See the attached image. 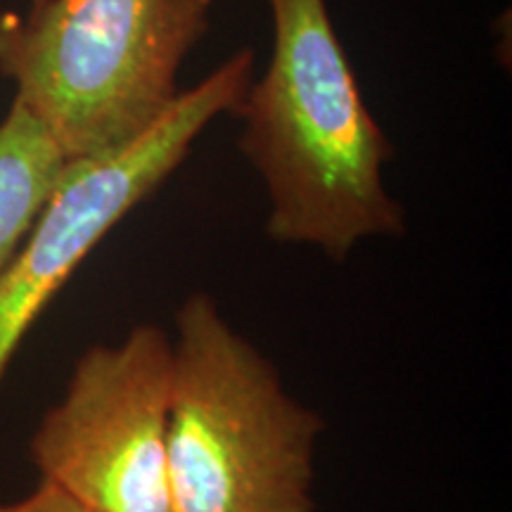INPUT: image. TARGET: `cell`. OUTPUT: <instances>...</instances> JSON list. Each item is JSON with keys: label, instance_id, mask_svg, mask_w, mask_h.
<instances>
[{"label": "cell", "instance_id": "6da1fadb", "mask_svg": "<svg viewBox=\"0 0 512 512\" xmlns=\"http://www.w3.org/2000/svg\"><path fill=\"white\" fill-rule=\"evenodd\" d=\"M273 50L235 114L240 147L264 178L266 230L342 261L358 242L406 230L382 181L392 145L361 98L325 0H268Z\"/></svg>", "mask_w": 512, "mask_h": 512}, {"label": "cell", "instance_id": "5b68a950", "mask_svg": "<svg viewBox=\"0 0 512 512\" xmlns=\"http://www.w3.org/2000/svg\"><path fill=\"white\" fill-rule=\"evenodd\" d=\"M249 83L252 55L242 50L178 95L143 136L64 166L27 238L0 271V384L24 337L76 268L174 174L211 121L238 110Z\"/></svg>", "mask_w": 512, "mask_h": 512}, {"label": "cell", "instance_id": "52a82bcc", "mask_svg": "<svg viewBox=\"0 0 512 512\" xmlns=\"http://www.w3.org/2000/svg\"><path fill=\"white\" fill-rule=\"evenodd\" d=\"M0 512H88L74 498H69L57 486L38 479L31 494L15 498V501H0Z\"/></svg>", "mask_w": 512, "mask_h": 512}, {"label": "cell", "instance_id": "8992f818", "mask_svg": "<svg viewBox=\"0 0 512 512\" xmlns=\"http://www.w3.org/2000/svg\"><path fill=\"white\" fill-rule=\"evenodd\" d=\"M69 159L27 110L0 121V271L22 245Z\"/></svg>", "mask_w": 512, "mask_h": 512}, {"label": "cell", "instance_id": "3957f363", "mask_svg": "<svg viewBox=\"0 0 512 512\" xmlns=\"http://www.w3.org/2000/svg\"><path fill=\"white\" fill-rule=\"evenodd\" d=\"M216 0H34L0 15V74L62 155L112 152L178 100V72Z\"/></svg>", "mask_w": 512, "mask_h": 512}, {"label": "cell", "instance_id": "7a4b0ae2", "mask_svg": "<svg viewBox=\"0 0 512 512\" xmlns=\"http://www.w3.org/2000/svg\"><path fill=\"white\" fill-rule=\"evenodd\" d=\"M166 467L174 512H316L325 418L204 292L176 309Z\"/></svg>", "mask_w": 512, "mask_h": 512}, {"label": "cell", "instance_id": "277c9868", "mask_svg": "<svg viewBox=\"0 0 512 512\" xmlns=\"http://www.w3.org/2000/svg\"><path fill=\"white\" fill-rule=\"evenodd\" d=\"M171 368V335L152 323L119 344L83 351L62 399L31 434L38 479L88 512H174L166 467Z\"/></svg>", "mask_w": 512, "mask_h": 512}]
</instances>
